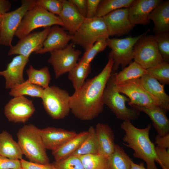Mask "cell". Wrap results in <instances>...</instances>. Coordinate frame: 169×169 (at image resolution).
Returning a JSON list of instances; mask_svg holds the SVG:
<instances>
[{"label":"cell","instance_id":"4","mask_svg":"<svg viewBox=\"0 0 169 169\" xmlns=\"http://www.w3.org/2000/svg\"><path fill=\"white\" fill-rule=\"evenodd\" d=\"M54 25L63 26L58 16L36 4L25 13L15 36L20 39L38 28Z\"/></svg>","mask_w":169,"mask_h":169},{"label":"cell","instance_id":"14","mask_svg":"<svg viewBox=\"0 0 169 169\" xmlns=\"http://www.w3.org/2000/svg\"><path fill=\"white\" fill-rule=\"evenodd\" d=\"M35 111L32 101L24 96L14 97L4 108V113L8 120L15 123L25 122Z\"/></svg>","mask_w":169,"mask_h":169},{"label":"cell","instance_id":"32","mask_svg":"<svg viewBox=\"0 0 169 169\" xmlns=\"http://www.w3.org/2000/svg\"><path fill=\"white\" fill-rule=\"evenodd\" d=\"M134 0H101L98 6L95 16L102 17L117 9L128 8Z\"/></svg>","mask_w":169,"mask_h":169},{"label":"cell","instance_id":"2","mask_svg":"<svg viewBox=\"0 0 169 169\" xmlns=\"http://www.w3.org/2000/svg\"><path fill=\"white\" fill-rule=\"evenodd\" d=\"M120 127L125 132L123 141L127 143L123 144L134 150L133 156L135 157L143 160L146 163L147 169H158L155 161L164 169L156 154L155 146L149 137L151 125L148 124L145 128L140 129L134 126L131 121H124Z\"/></svg>","mask_w":169,"mask_h":169},{"label":"cell","instance_id":"48","mask_svg":"<svg viewBox=\"0 0 169 169\" xmlns=\"http://www.w3.org/2000/svg\"><path fill=\"white\" fill-rule=\"evenodd\" d=\"M2 15H1L0 14V26L1 25V21L2 20Z\"/></svg>","mask_w":169,"mask_h":169},{"label":"cell","instance_id":"10","mask_svg":"<svg viewBox=\"0 0 169 169\" xmlns=\"http://www.w3.org/2000/svg\"><path fill=\"white\" fill-rule=\"evenodd\" d=\"M148 31L138 40L133 48L134 61L146 69L163 61L155 36L146 35Z\"/></svg>","mask_w":169,"mask_h":169},{"label":"cell","instance_id":"37","mask_svg":"<svg viewBox=\"0 0 169 169\" xmlns=\"http://www.w3.org/2000/svg\"><path fill=\"white\" fill-rule=\"evenodd\" d=\"M52 164L55 169H84L79 156L74 155L55 161Z\"/></svg>","mask_w":169,"mask_h":169},{"label":"cell","instance_id":"29","mask_svg":"<svg viewBox=\"0 0 169 169\" xmlns=\"http://www.w3.org/2000/svg\"><path fill=\"white\" fill-rule=\"evenodd\" d=\"M109 169H130L132 159L119 145L115 144L113 153L108 158Z\"/></svg>","mask_w":169,"mask_h":169},{"label":"cell","instance_id":"17","mask_svg":"<svg viewBox=\"0 0 169 169\" xmlns=\"http://www.w3.org/2000/svg\"><path fill=\"white\" fill-rule=\"evenodd\" d=\"M28 61L29 58L18 55L13 58L7 64L5 70L0 71V76L3 77L5 79L6 89H11L25 81L23 78V72Z\"/></svg>","mask_w":169,"mask_h":169},{"label":"cell","instance_id":"30","mask_svg":"<svg viewBox=\"0 0 169 169\" xmlns=\"http://www.w3.org/2000/svg\"><path fill=\"white\" fill-rule=\"evenodd\" d=\"M28 79L30 83L45 89L49 86L51 76L48 67L45 66L38 70L30 65L26 70Z\"/></svg>","mask_w":169,"mask_h":169},{"label":"cell","instance_id":"26","mask_svg":"<svg viewBox=\"0 0 169 169\" xmlns=\"http://www.w3.org/2000/svg\"><path fill=\"white\" fill-rule=\"evenodd\" d=\"M18 143L6 131L0 133V155L12 159L20 160L23 155Z\"/></svg>","mask_w":169,"mask_h":169},{"label":"cell","instance_id":"22","mask_svg":"<svg viewBox=\"0 0 169 169\" xmlns=\"http://www.w3.org/2000/svg\"><path fill=\"white\" fill-rule=\"evenodd\" d=\"M58 16L63 24L62 28L72 35L86 18L79 13L72 3L67 0H63L62 9Z\"/></svg>","mask_w":169,"mask_h":169},{"label":"cell","instance_id":"33","mask_svg":"<svg viewBox=\"0 0 169 169\" xmlns=\"http://www.w3.org/2000/svg\"><path fill=\"white\" fill-rule=\"evenodd\" d=\"M86 138L72 155L79 156L88 154H98L95 127L90 126Z\"/></svg>","mask_w":169,"mask_h":169},{"label":"cell","instance_id":"21","mask_svg":"<svg viewBox=\"0 0 169 169\" xmlns=\"http://www.w3.org/2000/svg\"><path fill=\"white\" fill-rule=\"evenodd\" d=\"M95 129L98 154L108 158L115 149L114 132L108 125L101 123L96 124Z\"/></svg>","mask_w":169,"mask_h":169},{"label":"cell","instance_id":"27","mask_svg":"<svg viewBox=\"0 0 169 169\" xmlns=\"http://www.w3.org/2000/svg\"><path fill=\"white\" fill-rule=\"evenodd\" d=\"M147 74L145 69L135 61L132 62L119 72L114 73L115 85L122 84L127 81L140 79Z\"/></svg>","mask_w":169,"mask_h":169},{"label":"cell","instance_id":"36","mask_svg":"<svg viewBox=\"0 0 169 169\" xmlns=\"http://www.w3.org/2000/svg\"><path fill=\"white\" fill-rule=\"evenodd\" d=\"M106 39L103 38L97 41L90 49L85 51L79 59L84 63L90 64L96 55L103 51L107 46Z\"/></svg>","mask_w":169,"mask_h":169},{"label":"cell","instance_id":"15","mask_svg":"<svg viewBox=\"0 0 169 169\" xmlns=\"http://www.w3.org/2000/svg\"><path fill=\"white\" fill-rule=\"evenodd\" d=\"M102 18L105 24L109 36L126 34L135 25L133 24L129 20L128 8L116 10Z\"/></svg>","mask_w":169,"mask_h":169},{"label":"cell","instance_id":"38","mask_svg":"<svg viewBox=\"0 0 169 169\" xmlns=\"http://www.w3.org/2000/svg\"><path fill=\"white\" fill-rule=\"evenodd\" d=\"M155 37L163 61L168 62L169 60V32L156 34Z\"/></svg>","mask_w":169,"mask_h":169},{"label":"cell","instance_id":"44","mask_svg":"<svg viewBox=\"0 0 169 169\" xmlns=\"http://www.w3.org/2000/svg\"><path fill=\"white\" fill-rule=\"evenodd\" d=\"M76 8L79 13L86 18L87 11V0H69Z\"/></svg>","mask_w":169,"mask_h":169},{"label":"cell","instance_id":"39","mask_svg":"<svg viewBox=\"0 0 169 169\" xmlns=\"http://www.w3.org/2000/svg\"><path fill=\"white\" fill-rule=\"evenodd\" d=\"M63 0H37L36 4L49 12L59 15L62 9Z\"/></svg>","mask_w":169,"mask_h":169},{"label":"cell","instance_id":"25","mask_svg":"<svg viewBox=\"0 0 169 169\" xmlns=\"http://www.w3.org/2000/svg\"><path fill=\"white\" fill-rule=\"evenodd\" d=\"M88 134V131L77 133L57 149L52 151L55 161L63 159L72 155L81 145Z\"/></svg>","mask_w":169,"mask_h":169},{"label":"cell","instance_id":"46","mask_svg":"<svg viewBox=\"0 0 169 169\" xmlns=\"http://www.w3.org/2000/svg\"><path fill=\"white\" fill-rule=\"evenodd\" d=\"M12 7L10 2L7 0H0V14H4L10 12Z\"/></svg>","mask_w":169,"mask_h":169},{"label":"cell","instance_id":"9","mask_svg":"<svg viewBox=\"0 0 169 169\" xmlns=\"http://www.w3.org/2000/svg\"><path fill=\"white\" fill-rule=\"evenodd\" d=\"M146 32L136 37L107 39V46L111 49L108 58L114 62L112 72L117 71L120 66L123 69L132 62L134 46Z\"/></svg>","mask_w":169,"mask_h":169},{"label":"cell","instance_id":"8","mask_svg":"<svg viewBox=\"0 0 169 169\" xmlns=\"http://www.w3.org/2000/svg\"><path fill=\"white\" fill-rule=\"evenodd\" d=\"M37 0H22L18 8L2 15L0 26V45L10 47L25 13L36 4Z\"/></svg>","mask_w":169,"mask_h":169},{"label":"cell","instance_id":"35","mask_svg":"<svg viewBox=\"0 0 169 169\" xmlns=\"http://www.w3.org/2000/svg\"><path fill=\"white\" fill-rule=\"evenodd\" d=\"M147 74L165 85L169 84V64L162 61L146 69Z\"/></svg>","mask_w":169,"mask_h":169},{"label":"cell","instance_id":"20","mask_svg":"<svg viewBox=\"0 0 169 169\" xmlns=\"http://www.w3.org/2000/svg\"><path fill=\"white\" fill-rule=\"evenodd\" d=\"M131 107L142 111L148 115L158 134L161 136L169 134V120L166 116L168 110L160 106H144L132 105Z\"/></svg>","mask_w":169,"mask_h":169},{"label":"cell","instance_id":"28","mask_svg":"<svg viewBox=\"0 0 169 169\" xmlns=\"http://www.w3.org/2000/svg\"><path fill=\"white\" fill-rule=\"evenodd\" d=\"M91 70L90 64L85 63L79 59L76 65L68 72V78L72 83L74 91L78 90L82 86Z\"/></svg>","mask_w":169,"mask_h":169},{"label":"cell","instance_id":"19","mask_svg":"<svg viewBox=\"0 0 169 169\" xmlns=\"http://www.w3.org/2000/svg\"><path fill=\"white\" fill-rule=\"evenodd\" d=\"M40 132L45 148L52 151L57 149L77 133L74 131L50 127L40 129Z\"/></svg>","mask_w":169,"mask_h":169},{"label":"cell","instance_id":"45","mask_svg":"<svg viewBox=\"0 0 169 169\" xmlns=\"http://www.w3.org/2000/svg\"><path fill=\"white\" fill-rule=\"evenodd\" d=\"M155 143L159 147L169 149V134L163 136L157 135L155 137Z\"/></svg>","mask_w":169,"mask_h":169},{"label":"cell","instance_id":"23","mask_svg":"<svg viewBox=\"0 0 169 169\" xmlns=\"http://www.w3.org/2000/svg\"><path fill=\"white\" fill-rule=\"evenodd\" d=\"M140 80L144 88L158 100L161 107L168 111L169 96L164 90V85L147 74L140 78Z\"/></svg>","mask_w":169,"mask_h":169},{"label":"cell","instance_id":"12","mask_svg":"<svg viewBox=\"0 0 169 169\" xmlns=\"http://www.w3.org/2000/svg\"><path fill=\"white\" fill-rule=\"evenodd\" d=\"M74 45L71 43L63 49L50 53L48 62L52 65L56 79L68 72L77 64L82 52L75 49Z\"/></svg>","mask_w":169,"mask_h":169},{"label":"cell","instance_id":"6","mask_svg":"<svg viewBox=\"0 0 169 169\" xmlns=\"http://www.w3.org/2000/svg\"><path fill=\"white\" fill-rule=\"evenodd\" d=\"M114 73H111L106 83L103 95L104 105L107 106L117 117L123 121L134 120L139 117L140 112L131 107L128 108L126 102L129 98L115 90L114 87Z\"/></svg>","mask_w":169,"mask_h":169},{"label":"cell","instance_id":"40","mask_svg":"<svg viewBox=\"0 0 169 169\" xmlns=\"http://www.w3.org/2000/svg\"><path fill=\"white\" fill-rule=\"evenodd\" d=\"M21 168L20 160L12 159L0 155V169H19Z\"/></svg>","mask_w":169,"mask_h":169},{"label":"cell","instance_id":"11","mask_svg":"<svg viewBox=\"0 0 169 169\" xmlns=\"http://www.w3.org/2000/svg\"><path fill=\"white\" fill-rule=\"evenodd\" d=\"M115 90L125 94L130 101L128 104L144 106H160L158 100L151 95L141 84L140 79L127 81L122 84L114 85Z\"/></svg>","mask_w":169,"mask_h":169},{"label":"cell","instance_id":"41","mask_svg":"<svg viewBox=\"0 0 169 169\" xmlns=\"http://www.w3.org/2000/svg\"><path fill=\"white\" fill-rule=\"evenodd\" d=\"M155 151L164 169H169V149H166L156 146L155 147Z\"/></svg>","mask_w":169,"mask_h":169},{"label":"cell","instance_id":"5","mask_svg":"<svg viewBox=\"0 0 169 169\" xmlns=\"http://www.w3.org/2000/svg\"><path fill=\"white\" fill-rule=\"evenodd\" d=\"M73 36L72 43L80 46L85 51L98 40L109 38L102 17L96 16L90 18H86Z\"/></svg>","mask_w":169,"mask_h":169},{"label":"cell","instance_id":"13","mask_svg":"<svg viewBox=\"0 0 169 169\" xmlns=\"http://www.w3.org/2000/svg\"><path fill=\"white\" fill-rule=\"evenodd\" d=\"M51 27H48L42 31L31 32L20 39L15 45L10 47L8 55L17 54L29 58L32 53H35L42 48Z\"/></svg>","mask_w":169,"mask_h":169},{"label":"cell","instance_id":"43","mask_svg":"<svg viewBox=\"0 0 169 169\" xmlns=\"http://www.w3.org/2000/svg\"><path fill=\"white\" fill-rule=\"evenodd\" d=\"M101 0H87V11L86 18H90L96 16L99 4Z\"/></svg>","mask_w":169,"mask_h":169},{"label":"cell","instance_id":"7","mask_svg":"<svg viewBox=\"0 0 169 169\" xmlns=\"http://www.w3.org/2000/svg\"><path fill=\"white\" fill-rule=\"evenodd\" d=\"M70 96L66 90L53 85L44 89L41 99L48 114L53 119H60L68 116L70 111Z\"/></svg>","mask_w":169,"mask_h":169},{"label":"cell","instance_id":"49","mask_svg":"<svg viewBox=\"0 0 169 169\" xmlns=\"http://www.w3.org/2000/svg\"><path fill=\"white\" fill-rule=\"evenodd\" d=\"M19 169H22V168H21Z\"/></svg>","mask_w":169,"mask_h":169},{"label":"cell","instance_id":"24","mask_svg":"<svg viewBox=\"0 0 169 169\" xmlns=\"http://www.w3.org/2000/svg\"><path fill=\"white\" fill-rule=\"evenodd\" d=\"M154 25L156 34L169 31V1H163L151 13L149 16Z\"/></svg>","mask_w":169,"mask_h":169},{"label":"cell","instance_id":"3","mask_svg":"<svg viewBox=\"0 0 169 169\" xmlns=\"http://www.w3.org/2000/svg\"><path fill=\"white\" fill-rule=\"evenodd\" d=\"M17 135L23 154L30 161L42 164L49 163L40 129L32 124L24 125L18 130Z\"/></svg>","mask_w":169,"mask_h":169},{"label":"cell","instance_id":"47","mask_svg":"<svg viewBox=\"0 0 169 169\" xmlns=\"http://www.w3.org/2000/svg\"><path fill=\"white\" fill-rule=\"evenodd\" d=\"M130 169H147L144 167V164L141 163L140 164L134 163L133 161L131 162V167Z\"/></svg>","mask_w":169,"mask_h":169},{"label":"cell","instance_id":"16","mask_svg":"<svg viewBox=\"0 0 169 169\" xmlns=\"http://www.w3.org/2000/svg\"><path fill=\"white\" fill-rule=\"evenodd\" d=\"M163 1L161 0H134L128 8L130 22L134 25L149 24L150 21V13Z\"/></svg>","mask_w":169,"mask_h":169},{"label":"cell","instance_id":"34","mask_svg":"<svg viewBox=\"0 0 169 169\" xmlns=\"http://www.w3.org/2000/svg\"><path fill=\"white\" fill-rule=\"evenodd\" d=\"M84 169H109L107 157L98 154L78 156Z\"/></svg>","mask_w":169,"mask_h":169},{"label":"cell","instance_id":"31","mask_svg":"<svg viewBox=\"0 0 169 169\" xmlns=\"http://www.w3.org/2000/svg\"><path fill=\"white\" fill-rule=\"evenodd\" d=\"M44 90L42 87L32 84L27 80L10 89L9 95L13 97L26 95L41 98Z\"/></svg>","mask_w":169,"mask_h":169},{"label":"cell","instance_id":"1","mask_svg":"<svg viewBox=\"0 0 169 169\" xmlns=\"http://www.w3.org/2000/svg\"><path fill=\"white\" fill-rule=\"evenodd\" d=\"M113 60L109 59L101 71L85 81L77 91L70 96V111L78 119L90 120L102 113L104 109V91L112 73Z\"/></svg>","mask_w":169,"mask_h":169},{"label":"cell","instance_id":"42","mask_svg":"<svg viewBox=\"0 0 169 169\" xmlns=\"http://www.w3.org/2000/svg\"><path fill=\"white\" fill-rule=\"evenodd\" d=\"M20 160L23 169H55L52 164H42L34 163L23 159Z\"/></svg>","mask_w":169,"mask_h":169},{"label":"cell","instance_id":"18","mask_svg":"<svg viewBox=\"0 0 169 169\" xmlns=\"http://www.w3.org/2000/svg\"><path fill=\"white\" fill-rule=\"evenodd\" d=\"M73 37L72 35L68 33L62 27L53 25L51 27L42 48L35 53L42 54L63 49L68 46Z\"/></svg>","mask_w":169,"mask_h":169}]
</instances>
